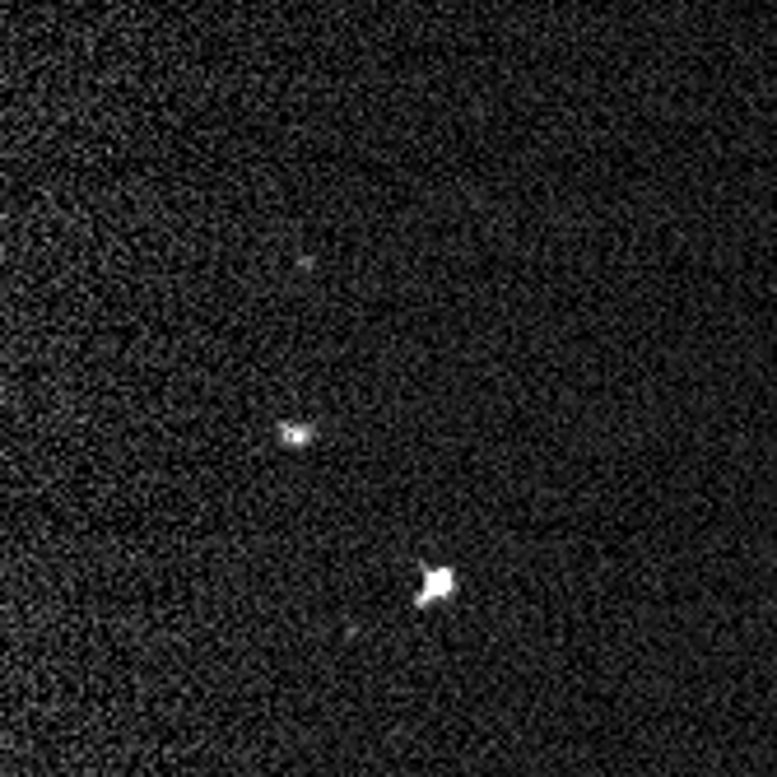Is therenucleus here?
Masks as SVG:
<instances>
[{
  "instance_id": "nucleus-1",
  "label": "nucleus",
  "mask_w": 777,
  "mask_h": 777,
  "mask_svg": "<svg viewBox=\"0 0 777 777\" xmlns=\"http://www.w3.org/2000/svg\"><path fill=\"white\" fill-rule=\"evenodd\" d=\"M424 577H429V582H424V591L415 596L419 610H424V605H433V601H447V596H452V587H456V582H452V577H456L452 568H429Z\"/></svg>"
}]
</instances>
